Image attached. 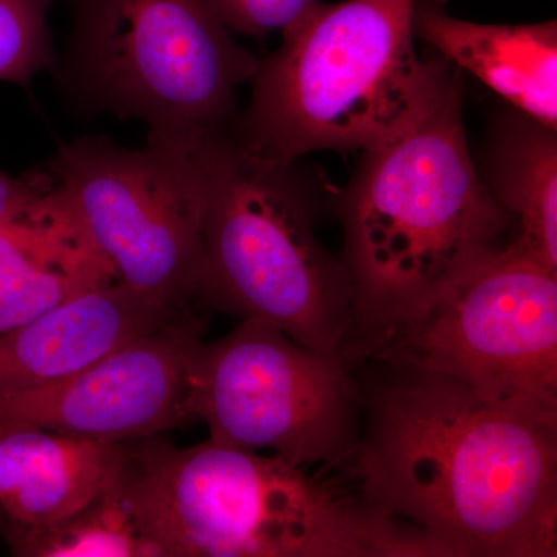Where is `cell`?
I'll use <instances>...</instances> for the list:
<instances>
[{
	"label": "cell",
	"instance_id": "1",
	"mask_svg": "<svg viewBox=\"0 0 557 557\" xmlns=\"http://www.w3.org/2000/svg\"><path fill=\"white\" fill-rule=\"evenodd\" d=\"M386 369L361 394L366 429L348 461L370 507L448 557H556L557 409Z\"/></svg>",
	"mask_w": 557,
	"mask_h": 557
},
{
	"label": "cell",
	"instance_id": "2",
	"mask_svg": "<svg viewBox=\"0 0 557 557\" xmlns=\"http://www.w3.org/2000/svg\"><path fill=\"white\" fill-rule=\"evenodd\" d=\"M515 219L469 153L460 69L401 134L366 152L344 205L347 347L401 321L497 255Z\"/></svg>",
	"mask_w": 557,
	"mask_h": 557
},
{
	"label": "cell",
	"instance_id": "3",
	"mask_svg": "<svg viewBox=\"0 0 557 557\" xmlns=\"http://www.w3.org/2000/svg\"><path fill=\"white\" fill-rule=\"evenodd\" d=\"M139 508L163 557H448L339 480L208 438L126 446Z\"/></svg>",
	"mask_w": 557,
	"mask_h": 557
},
{
	"label": "cell",
	"instance_id": "4",
	"mask_svg": "<svg viewBox=\"0 0 557 557\" xmlns=\"http://www.w3.org/2000/svg\"><path fill=\"white\" fill-rule=\"evenodd\" d=\"M413 2L314 0L259 64L237 141L289 166L314 150L369 152L401 134L456 70L418 57Z\"/></svg>",
	"mask_w": 557,
	"mask_h": 557
},
{
	"label": "cell",
	"instance_id": "5",
	"mask_svg": "<svg viewBox=\"0 0 557 557\" xmlns=\"http://www.w3.org/2000/svg\"><path fill=\"white\" fill-rule=\"evenodd\" d=\"M178 137L200 183L199 300L270 322L310 350L344 354L354 333L350 282L319 244L292 164L256 156L223 129Z\"/></svg>",
	"mask_w": 557,
	"mask_h": 557
},
{
	"label": "cell",
	"instance_id": "6",
	"mask_svg": "<svg viewBox=\"0 0 557 557\" xmlns=\"http://www.w3.org/2000/svg\"><path fill=\"white\" fill-rule=\"evenodd\" d=\"M73 14L70 89L153 134L223 129L258 72L209 0H73Z\"/></svg>",
	"mask_w": 557,
	"mask_h": 557
},
{
	"label": "cell",
	"instance_id": "7",
	"mask_svg": "<svg viewBox=\"0 0 557 557\" xmlns=\"http://www.w3.org/2000/svg\"><path fill=\"white\" fill-rule=\"evenodd\" d=\"M346 354L448 376L490 401L557 409V270L509 242Z\"/></svg>",
	"mask_w": 557,
	"mask_h": 557
},
{
	"label": "cell",
	"instance_id": "8",
	"mask_svg": "<svg viewBox=\"0 0 557 557\" xmlns=\"http://www.w3.org/2000/svg\"><path fill=\"white\" fill-rule=\"evenodd\" d=\"M46 171L116 284L170 309H193L203 273L201 193L178 135L149 132L143 149L75 139Z\"/></svg>",
	"mask_w": 557,
	"mask_h": 557
},
{
	"label": "cell",
	"instance_id": "9",
	"mask_svg": "<svg viewBox=\"0 0 557 557\" xmlns=\"http://www.w3.org/2000/svg\"><path fill=\"white\" fill-rule=\"evenodd\" d=\"M351 366L346 354L310 350L270 322L244 319L197 347L188 412L223 445L270 449L306 467L348 465L362 401Z\"/></svg>",
	"mask_w": 557,
	"mask_h": 557
},
{
	"label": "cell",
	"instance_id": "10",
	"mask_svg": "<svg viewBox=\"0 0 557 557\" xmlns=\"http://www.w3.org/2000/svg\"><path fill=\"white\" fill-rule=\"evenodd\" d=\"M203 332L190 309L64 379L0 394V431L32 428L123 443L193 423L189 366Z\"/></svg>",
	"mask_w": 557,
	"mask_h": 557
},
{
	"label": "cell",
	"instance_id": "11",
	"mask_svg": "<svg viewBox=\"0 0 557 557\" xmlns=\"http://www.w3.org/2000/svg\"><path fill=\"white\" fill-rule=\"evenodd\" d=\"M112 273L49 172L0 220V333L113 284Z\"/></svg>",
	"mask_w": 557,
	"mask_h": 557
},
{
	"label": "cell",
	"instance_id": "12",
	"mask_svg": "<svg viewBox=\"0 0 557 557\" xmlns=\"http://www.w3.org/2000/svg\"><path fill=\"white\" fill-rule=\"evenodd\" d=\"M188 310L160 306L116 282L83 293L0 333V394L64 379Z\"/></svg>",
	"mask_w": 557,
	"mask_h": 557
},
{
	"label": "cell",
	"instance_id": "13",
	"mask_svg": "<svg viewBox=\"0 0 557 557\" xmlns=\"http://www.w3.org/2000/svg\"><path fill=\"white\" fill-rule=\"evenodd\" d=\"M413 35L468 70L522 115L557 127L556 22L485 25L449 16L446 0L413 2Z\"/></svg>",
	"mask_w": 557,
	"mask_h": 557
},
{
	"label": "cell",
	"instance_id": "14",
	"mask_svg": "<svg viewBox=\"0 0 557 557\" xmlns=\"http://www.w3.org/2000/svg\"><path fill=\"white\" fill-rule=\"evenodd\" d=\"M124 443L42 429L0 431V522L38 527L67 518L123 465Z\"/></svg>",
	"mask_w": 557,
	"mask_h": 557
},
{
	"label": "cell",
	"instance_id": "15",
	"mask_svg": "<svg viewBox=\"0 0 557 557\" xmlns=\"http://www.w3.org/2000/svg\"><path fill=\"white\" fill-rule=\"evenodd\" d=\"M485 178L515 222L516 248L557 270V139L556 131L520 116L494 139Z\"/></svg>",
	"mask_w": 557,
	"mask_h": 557
},
{
	"label": "cell",
	"instance_id": "16",
	"mask_svg": "<svg viewBox=\"0 0 557 557\" xmlns=\"http://www.w3.org/2000/svg\"><path fill=\"white\" fill-rule=\"evenodd\" d=\"M11 555L21 557H163L139 508L126 456L116 474L67 518L38 527L0 522Z\"/></svg>",
	"mask_w": 557,
	"mask_h": 557
},
{
	"label": "cell",
	"instance_id": "17",
	"mask_svg": "<svg viewBox=\"0 0 557 557\" xmlns=\"http://www.w3.org/2000/svg\"><path fill=\"white\" fill-rule=\"evenodd\" d=\"M54 0H0V81L28 86L54 64L47 16Z\"/></svg>",
	"mask_w": 557,
	"mask_h": 557
},
{
	"label": "cell",
	"instance_id": "18",
	"mask_svg": "<svg viewBox=\"0 0 557 557\" xmlns=\"http://www.w3.org/2000/svg\"><path fill=\"white\" fill-rule=\"evenodd\" d=\"M231 32L249 36L284 32L314 0H209Z\"/></svg>",
	"mask_w": 557,
	"mask_h": 557
},
{
	"label": "cell",
	"instance_id": "19",
	"mask_svg": "<svg viewBox=\"0 0 557 557\" xmlns=\"http://www.w3.org/2000/svg\"><path fill=\"white\" fill-rule=\"evenodd\" d=\"M39 171L28 172L20 178L10 177L0 171V220L7 218L13 209L35 190L38 185Z\"/></svg>",
	"mask_w": 557,
	"mask_h": 557
}]
</instances>
